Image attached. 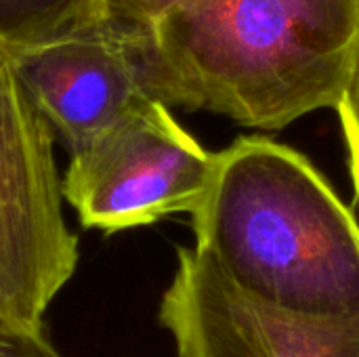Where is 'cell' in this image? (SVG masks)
<instances>
[{
    "label": "cell",
    "mask_w": 359,
    "mask_h": 357,
    "mask_svg": "<svg viewBox=\"0 0 359 357\" xmlns=\"http://www.w3.org/2000/svg\"><path fill=\"white\" fill-rule=\"evenodd\" d=\"M0 357H63L44 330L25 328L0 314Z\"/></svg>",
    "instance_id": "ba28073f"
},
{
    "label": "cell",
    "mask_w": 359,
    "mask_h": 357,
    "mask_svg": "<svg viewBox=\"0 0 359 357\" xmlns=\"http://www.w3.org/2000/svg\"><path fill=\"white\" fill-rule=\"evenodd\" d=\"M2 53L69 154L95 141L147 99H156L130 27L111 15Z\"/></svg>",
    "instance_id": "8992f818"
},
{
    "label": "cell",
    "mask_w": 359,
    "mask_h": 357,
    "mask_svg": "<svg viewBox=\"0 0 359 357\" xmlns=\"http://www.w3.org/2000/svg\"><path fill=\"white\" fill-rule=\"evenodd\" d=\"M158 320L177 357H359V314L320 316L269 303L196 246L177 250Z\"/></svg>",
    "instance_id": "5b68a950"
},
{
    "label": "cell",
    "mask_w": 359,
    "mask_h": 357,
    "mask_svg": "<svg viewBox=\"0 0 359 357\" xmlns=\"http://www.w3.org/2000/svg\"><path fill=\"white\" fill-rule=\"evenodd\" d=\"M53 145L50 122L0 50V314L32 330H44L80 257Z\"/></svg>",
    "instance_id": "3957f363"
},
{
    "label": "cell",
    "mask_w": 359,
    "mask_h": 357,
    "mask_svg": "<svg viewBox=\"0 0 359 357\" xmlns=\"http://www.w3.org/2000/svg\"><path fill=\"white\" fill-rule=\"evenodd\" d=\"M196 248L248 292L305 314H359V223L288 145L242 137L189 213Z\"/></svg>",
    "instance_id": "7a4b0ae2"
},
{
    "label": "cell",
    "mask_w": 359,
    "mask_h": 357,
    "mask_svg": "<svg viewBox=\"0 0 359 357\" xmlns=\"http://www.w3.org/2000/svg\"><path fill=\"white\" fill-rule=\"evenodd\" d=\"M168 107L278 130L341 103L359 72V0H111Z\"/></svg>",
    "instance_id": "6da1fadb"
},
{
    "label": "cell",
    "mask_w": 359,
    "mask_h": 357,
    "mask_svg": "<svg viewBox=\"0 0 359 357\" xmlns=\"http://www.w3.org/2000/svg\"><path fill=\"white\" fill-rule=\"evenodd\" d=\"M111 0H0V50L25 48L109 17Z\"/></svg>",
    "instance_id": "52a82bcc"
},
{
    "label": "cell",
    "mask_w": 359,
    "mask_h": 357,
    "mask_svg": "<svg viewBox=\"0 0 359 357\" xmlns=\"http://www.w3.org/2000/svg\"><path fill=\"white\" fill-rule=\"evenodd\" d=\"M206 151L160 99H147L69 154L63 196L86 229L116 234L191 213L212 168Z\"/></svg>",
    "instance_id": "277c9868"
},
{
    "label": "cell",
    "mask_w": 359,
    "mask_h": 357,
    "mask_svg": "<svg viewBox=\"0 0 359 357\" xmlns=\"http://www.w3.org/2000/svg\"><path fill=\"white\" fill-rule=\"evenodd\" d=\"M337 114H339L343 139L347 145L349 173H351V181H353V189H355V198L359 204V72L353 84L349 86V90L337 105Z\"/></svg>",
    "instance_id": "9c48e42d"
}]
</instances>
